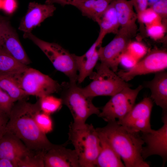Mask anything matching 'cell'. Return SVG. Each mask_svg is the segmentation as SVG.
Wrapping results in <instances>:
<instances>
[{
	"instance_id": "36",
	"label": "cell",
	"mask_w": 167,
	"mask_h": 167,
	"mask_svg": "<svg viewBox=\"0 0 167 167\" xmlns=\"http://www.w3.org/2000/svg\"><path fill=\"white\" fill-rule=\"evenodd\" d=\"M137 61L126 51L122 56L120 62H122L125 66H131V67L137 62Z\"/></svg>"
},
{
	"instance_id": "3",
	"label": "cell",
	"mask_w": 167,
	"mask_h": 167,
	"mask_svg": "<svg viewBox=\"0 0 167 167\" xmlns=\"http://www.w3.org/2000/svg\"><path fill=\"white\" fill-rule=\"evenodd\" d=\"M69 139L78 156L80 167H96L101 146L99 138L92 124L73 128L69 126Z\"/></svg>"
},
{
	"instance_id": "16",
	"label": "cell",
	"mask_w": 167,
	"mask_h": 167,
	"mask_svg": "<svg viewBox=\"0 0 167 167\" xmlns=\"http://www.w3.org/2000/svg\"><path fill=\"white\" fill-rule=\"evenodd\" d=\"M114 2L120 29L134 36L137 29V16L134 11L132 2L127 0H114Z\"/></svg>"
},
{
	"instance_id": "15",
	"label": "cell",
	"mask_w": 167,
	"mask_h": 167,
	"mask_svg": "<svg viewBox=\"0 0 167 167\" xmlns=\"http://www.w3.org/2000/svg\"><path fill=\"white\" fill-rule=\"evenodd\" d=\"M29 149L19 138L12 134L5 133L0 138V158L11 161L17 167L19 160Z\"/></svg>"
},
{
	"instance_id": "41",
	"label": "cell",
	"mask_w": 167,
	"mask_h": 167,
	"mask_svg": "<svg viewBox=\"0 0 167 167\" xmlns=\"http://www.w3.org/2000/svg\"><path fill=\"white\" fill-rule=\"evenodd\" d=\"M2 46V43L1 40L0 39V48Z\"/></svg>"
},
{
	"instance_id": "26",
	"label": "cell",
	"mask_w": 167,
	"mask_h": 167,
	"mask_svg": "<svg viewBox=\"0 0 167 167\" xmlns=\"http://www.w3.org/2000/svg\"><path fill=\"white\" fill-rule=\"evenodd\" d=\"M39 101L41 110L49 115L58 110L63 104L61 98H58L50 95L40 98Z\"/></svg>"
},
{
	"instance_id": "38",
	"label": "cell",
	"mask_w": 167,
	"mask_h": 167,
	"mask_svg": "<svg viewBox=\"0 0 167 167\" xmlns=\"http://www.w3.org/2000/svg\"><path fill=\"white\" fill-rule=\"evenodd\" d=\"M0 167H15L14 164L9 160L0 158Z\"/></svg>"
},
{
	"instance_id": "9",
	"label": "cell",
	"mask_w": 167,
	"mask_h": 167,
	"mask_svg": "<svg viewBox=\"0 0 167 167\" xmlns=\"http://www.w3.org/2000/svg\"><path fill=\"white\" fill-rule=\"evenodd\" d=\"M167 67V53L164 49H155L143 59L126 70L118 71L117 74L126 82L135 77L165 70Z\"/></svg>"
},
{
	"instance_id": "31",
	"label": "cell",
	"mask_w": 167,
	"mask_h": 167,
	"mask_svg": "<svg viewBox=\"0 0 167 167\" xmlns=\"http://www.w3.org/2000/svg\"><path fill=\"white\" fill-rule=\"evenodd\" d=\"M14 103L9 95L0 88V110L9 117Z\"/></svg>"
},
{
	"instance_id": "5",
	"label": "cell",
	"mask_w": 167,
	"mask_h": 167,
	"mask_svg": "<svg viewBox=\"0 0 167 167\" xmlns=\"http://www.w3.org/2000/svg\"><path fill=\"white\" fill-rule=\"evenodd\" d=\"M24 38L31 40L38 46L50 60L54 67L67 76L70 82L77 81V70L74 54L58 44L47 42L37 37L31 32L24 33Z\"/></svg>"
},
{
	"instance_id": "19",
	"label": "cell",
	"mask_w": 167,
	"mask_h": 167,
	"mask_svg": "<svg viewBox=\"0 0 167 167\" xmlns=\"http://www.w3.org/2000/svg\"><path fill=\"white\" fill-rule=\"evenodd\" d=\"M97 132L100 139L101 149L96 161V167H125L120 156L105 138L101 134Z\"/></svg>"
},
{
	"instance_id": "13",
	"label": "cell",
	"mask_w": 167,
	"mask_h": 167,
	"mask_svg": "<svg viewBox=\"0 0 167 167\" xmlns=\"http://www.w3.org/2000/svg\"><path fill=\"white\" fill-rule=\"evenodd\" d=\"M56 9L54 4H42L35 2H30L18 29L24 33L31 32L33 28L39 26L47 18L52 16Z\"/></svg>"
},
{
	"instance_id": "1",
	"label": "cell",
	"mask_w": 167,
	"mask_h": 167,
	"mask_svg": "<svg viewBox=\"0 0 167 167\" xmlns=\"http://www.w3.org/2000/svg\"><path fill=\"white\" fill-rule=\"evenodd\" d=\"M40 110L39 100L35 103L24 99L18 101L9 116L5 133L17 137L30 150L47 151L56 144L50 142L36 122L35 115Z\"/></svg>"
},
{
	"instance_id": "40",
	"label": "cell",
	"mask_w": 167,
	"mask_h": 167,
	"mask_svg": "<svg viewBox=\"0 0 167 167\" xmlns=\"http://www.w3.org/2000/svg\"><path fill=\"white\" fill-rule=\"evenodd\" d=\"M158 0H148V3L151 5Z\"/></svg>"
},
{
	"instance_id": "22",
	"label": "cell",
	"mask_w": 167,
	"mask_h": 167,
	"mask_svg": "<svg viewBox=\"0 0 167 167\" xmlns=\"http://www.w3.org/2000/svg\"><path fill=\"white\" fill-rule=\"evenodd\" d=\"M17 75L0 74V88L9 95L14 102L28 96L20 87Z\"/></svg>"
},
{
	"instance_id": "11",
	"label": "cell",
	"mask_w": 167,
	"mask_h": 167,
	"mask_svg": "<svg viewBox=\"0 0 167 167\" xmlns=\"http://www.w3.org/2000/svg\"><path fill=\"white\" fill-rule=\"evenodd\" d=\"M114 38L105 46L98 49L99 59L114 72L117 71L122 56L127 48L132 37L120 29Z\"/></svg>"
},
{
	"instance_id": "18",
	"label": "cell",
	"mask_w": 167,
	"mask_h": 167,
	"mask_svg": "<svg viewBox=\"0 0 167 167\" xmlns=\"http://www.w3.org/2000/svg\"><path fill=\"white\" fill-rule=\"evenodd\" d=\"M0 39L2 41V47L14 58L27 65L30 63L16 33L9 24Z\"/></svg>"
},
{
	"instance_id": "30",
	"label": "cell",
	"mask_w": 167,
	"mask_h": 167,
	"mask_svg": "<svg viewBox=\"0 0 167 167\" xmlns=\"http://www.w3.org/2000/svg\"><path fill=\"white\" fill-rule=\"evenodd\" d=\"M162 21L146 25V30L149 36L155 40L162 37L165 32L166 27Z\"/></svg>"
},
{
	"instance_id": "33",
	"label": "cell",
	"mask_w": 167,
	"mask_h": 167,
	"mask_svg": "<svg viewBox=\"0 0 167 167\" xmlns=\"http://www.w3.org/2000/svg\"><path fill=\"white\" fill-rule=\"evenodd\" d=\"M17 6L16 0H2L1 6L3 9L8 13H11Z\"/></svg>"
},
{
	"instance_id": "12",
	"label": "cell",
	"mask_w": 167,
	"mask_h": 167,
	"mask_svg": "<svg viewBox=\"0 0 167 167\" xmlns=\"http://www.w3.org/2000/svg\"><path fill=\"white\" fill-rule=\"evenodd\" d=\"M162 120L163 125L157 130L142 133L141 138L145 143L143 147L142 156L144 160L153 155L161 157L164 166L167 157V113H163Z\"/></svg>"
},
{
	"instance_id": "20",
	"label": "cell",
	"mask_w": 167,
	"mask_h": 167,
	"mask_svg": "<svg viewBox=\"0 0 167 167\" xmlns=\"http://www.w3.org/2000/svg\"><path fill=\"white\" fill-rule=\"evenodd\" d=\"M114 1L96 21L100 27L97 38L102 41L106 34L110 33L116 34L119 30L120 26Z\"/></svg>"
},
{
	"instance_id": "34",
	"label": "cell",
	"mask_w": 167,
	"mask_h": 167,
	"mask_svg": "<svg viewBox=\"0 0 167 167\" xmlns=\"http://www.w3.org/2000/svg\"><path fill=\"white\" fill-rule=\"evenodd\" d=\"M85 0H47L45 3L48 4H54L57 3L63 6L66 5H71L75 7Z\"/></svg>"
},
{
	"instance_id": "29",
	"label": "cell",
	"mask_w": 167,
	"mask_h": 167,
	"mask_svg": "<svg viewBox=\"0 0 167 167\" xmlns=\"http://www.w3.org/2000/svg\"><path fill=\"white\" fill-rule=\"evenodd\" d=\"M137 15V19L146 26L162 21L161 17L151 7L146 8Z\"/></svg>"
},
{
	"instance_id": "2",
	"label": "cell",
	"mask_w": 167,
	"mask_h": 167,
	"mask_svg": "<svg viewBox=\"0 0 167 167\" xmlns=\"http://www.w3.org/2000/svg\"><path fill=\"white\" fill-rule=\"evenodd\" d=\"M119 155L126 167H149L143 158V140L139 133H132L118 124L116 120L108 122L105 126L96 128Z\"/></svg>"
},
{
	"instance_id": "35",
	"label": "cell",
	"mask_w": 167,
	"mask_h": 167,
	"mask_svg": "<svg viewBox=\"0 0 167 167\" xmlns=\"http://www.w3.org/2000/svg\"><path fill=\"white\" fill-rule=\"evenodd\" d=\"M135 8L137 14L147 8L148 0H130Z\"/></svg>"
},
{
	"instance_id": "17",
	"label": "cell",
	"mask_w": 167,
	"mask_h": 167,
	"mask_svg": "<svg viewBox=\"0 0 167 167\" xmlns=\"http://www.w3.org/2000/svg\"><path fill=\"white\" fill-rule=\"evenodd\" d=\"M144 86L151 91L150 98L162 109L167 111V73L165 70L155 73L151 81L145 82Z\"/></svg>"
},
{
	"instance_id": "24",
	"label": "cell",
	"mask_w": 167,
	"mask_h": 167,
	"mask_svg": "<svg viewBox=\"0 0 167 167\" xmlns=\"http://www.w3.org/2000/svg\"><path fill=\"white\" fill-rule=\"evenodd\" d=\"M77 71V81L78 83L83 82L88 76L91 75L93 69L96 66L99 59L98 49H97L93 55L91 57H85L82 55L79 56L74 54Z\"/></svg>"
},
{
	"instance_id": "43",
	"label": "cell",
	"mask_w": 167,
	"mask_h": 167,
	"mask_svg": "<svg viewBox=\"0 0 167 167\" xmlns=\"http://www.w3.org/2000/svg\"><path fill=\"white\" fill-rule=\"evenodd\" d=\"M0 113L4 114V113H3L2 112H1L0 110Z\"/></svg>"
},
{
	"instance_id": "14",
	"label": "cell",
	"mask_w": 167,
	"mask_h": 167,
	"mask_svg": "<svg viewBox=\"0 0 167 167\" xmlns=\"http://www.w3.org/2000/svg\"><path fill=\"white\" fill-rule=\"evenodd\" d=\"M44 162L45 167H80L75 150L66 148L64 144H56L47 151Z\"/></svg>"
},
{
	"instance_id": "42",
	"label": "cell",
	"mask_w": 167,
	"mask_h": 167,
	"mask_svg": "<svg viewBox=\"0 0 167 167\" xmlns=\"http://www.w3.org/2000/svg\"><path fill=\"white\" fill-rule=\"evenodd\" d=\"M2 0H0V7L1 6Z\"/></svg>"
},
{
	"instance_id": "23",
	"label": "cell",
	"mask_w": 167,
	"mask_h": 167,
	"mask_svg": "<svg viewBox=\"0 0 167 167\" xmlns=\"http://www.w3.org/2000/svg\"><path fill=\"white\" fill-rule=\"evenodd\" d=\"M28 67L14 58L2 46L0 48V74H20Z\"/></svg>"
},
{
	"instance_id": "21",
	"label": "cell",
	"mask_w": 167,
	"mask_h": 167,
	"mask_svg": "<svg viewBox=\"0 0 167 167\" xmlns=\"http://www.w3.org/2000/svg\"><path fill=\"white\" fill-rule=\"evenodd\" d=\"M114 0H85L76 7L82 15L96 21Z\"/></svg>"
},
{
	"instance_id": "39",
	"label": "cell",
	"mask_w": 167,
	"mask_h": 167,
	"mask_svg": "<svg viewBox=\"0 0 167 167\" xmlns=\"http://www.w3.org/2000/svg\"><path fill=\"white\" fill-rule=\"evenodd\" d=\"M8 24L7 22L0 17V38Z\"/></svg>"
},
{
	"instance_id": "25",
	"label": "cell",
	"mask_w": 167,
	"mask_h": 167,
	"mask_svg": "<svg viewBox=\"0 0 167 167\" xmlns=\"http://www.w3.org/2000/svg\"><path fill=\"white\" fill-rule=\"evenodd\" d=\"M46 152L29 149L19 161L17 167H45L44 157Z\"/></svg>"
},
{
	"instance_id": "37",
	"label": "cell",
	"mask_w": 167,
	"mask_h": 167,
	"mask_svg": "<svg viewBox=\"0 0 167 167\" xmlns=\"http://www.w3.org/2000/svg\"><path fill=\"white\" fill-rule=\"evenodd\" d=\"M9 117L6 115L0 113V138L4 134Z\"/></svg>"
},
{
	"instance_id": "6",
	"label": "cell",
	"mask_w": 167,
	"mask_h": 167,
	"mask_svg": "<svg viewBox=\"0 0 167 167\" xmlns=\"http://www.w3.org/2000/svg\"><path fill=\"white\" fill-rule=\"evenodd\" d=\"M96 71L89 76L92 81L87 86L81 88L87 96L93 98L98 96H112L131 85L124 81L115 72L101 63L95 66Z\"/></svg>"
},
{
	"instance_id": "4",
	"label": "cell",
	"mask_w": 167,
	"mask_h": 167,
	"mask_svg": "<svg viewBox=\"0 0 167 167\" xmlns=\"http://www.w3.org/2000/svg\"><path fill=\"white\" fill-rule=\"evenodd\" d=\"M62 86L61 99L62 103L69 109L73 119L69 126L73 128L83 126L90 116L100 113L99 109L92 103L93 98L86 96L76 83L69 82Z\"/></svg>"
},
{
	"instance_id": "7",
	"label": "cell",
	"mask_w": 167,
	"mask_h": 167,
	"mask_svg": "<svg viewBox=\"0 0 167 167\" xmlns=\"http://www.w3.org/2000/svg\"><path fill=\"white\" fill-rule=\"evenodd\" d=\"M21 89L28 95L40 98L57 92L61 88L58 82L35 69L28 67L17 75Z\"/></svg>"
},
{
	"instance_id": "27",
	"label": "cell",
	"mask_w": 167,
	"mask_h": 167,
	"mask_svg": "<svg viewBox=\"0 0 167 167\" xmlns=\"http://www.w3.org/2000/svg\"><path fill=\"white\" fill-rule=\"evenodd\" d=\"M35 120L38 127L44 133L46 134L52 131L53 122L50 115L40 110L35 114Z\"/></svg>"
},
{
	"instance_id": "8",
	"label": "cell",
	"mask_w": 167,
	"mask_h": 167,
	"mask_svg": "<svg viewBox=\"0 0 167 167\" xmlns=\"http://www.w3.org/2000/svg\"><path fill=\"white\" fill-rule=\"evenodd\" d=\"M143 87L142 85L135 89L127 87L111 96L98 116L107 122L122 118L135 105L137 97Z\"/></svg>"
},
{
	"instance_id": "32",
	"label": "cell",
	"mask_w": 167,
	"mask_h": 167,
	"mask_svg": "<svg viewBox=\"0 0 167 167\" xmlns=\"http://www.w3.org/2000/svg\"><path fill=\"white\" fill-rule=\"evenodd\" d=\"M151 7L161 17L166 20L167 16V0H158Z\"/></svg>"
},
{
	"instance_id": "28",
	"label": "cell",
	"mask_w": 167,
	"mask_h": 167,
	"mask_svg": "<svg viewBox=\"0 0 167 167\" xmlns=\"http://www.w3.org/2000/svg\"><path fill=\"white\" fill-rule=\"evenodd\" d=\"M147 51L146 46L139 41H132L129 43L126 52L137 61L145 55Z\"/></svg>"
},
{
	"instance_id": "10",
	"label": "cell",
	"mask_w": 167,
	"mask_h": 167,
	"mask_svg": "<svg viewBox=\"0 0 167 167\" xmlns=\"http://www.w3.org/2000/svg\"><path fill=\"white\" fill-rule=\"evenodd\" d=\"M153 103L149 97L144 98L134 105L123 118L118 120V123L132 133H143L152 130L150 118Z\"/></svg>"
}]
</instances>
